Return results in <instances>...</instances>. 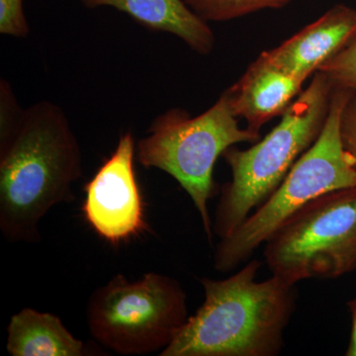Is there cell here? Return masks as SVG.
<instances>
[{"mask_svg": "<svg viewBox=\"0 0 356 356\" xmlns=\"http://www.w3.org/2000/svg\"><path fill=\"white\" fill-rule=\"evenodd\" d=\"M83 154L64 110L43 100L24 109L0 140V231L9 243H38L40 222L74 199Z\"/></svg>", "mask_w": 356, "mask_h": 356, "instance_id": "obj_1", "label": "cell"}, {"mask_svg": "<svg viewBox=\"0 0 356 356\" xmlns=\"http://www.w3.org/2000/svg\"><path fill=\"white\" fill-rule=\"evenodd\" d=\"M252 259L226 280L203 277L205 300L161 356H276L295 309V285L257 281Z\"/></svg>", "mask_w": 356, "mask_h": 356, "instance_id": "obj_2", "label": "cell"}, {"mask_svg": "<svg viewBox=\"0 0 356 356\" xmlns=\"http://www.w3.org/2000/svg\"><path fill=\"white\" fill-rule=\"evenodd\" d=\"M334 83L316 72L308 88L290 105L264 139L248 149L231 147L222 154L232 179L221 188L213 233L227 238L270 197L297 159L315 143L329 113Z\"/></svg>", "mask_w": 356, "mask_h": 356, "instance_id": "obj_3", "label": "cell"}, {"mask_svg": "<svg viewBox=\"0 0 356 356\" xmlns=\"http://www.w3.org/2000/svg\"><path fill=\"white\" fill-rule=\"evenodd\" d=\"M353 92L334 86L322 132L292 166L270 197L257 207L214 252V267L229 273L268 240L293 214L313 199L356 186V166L341 139V116Z\"/></svg>", "mask_w": 356, "mask_h": 356, "instance_id": "obj_4", "label": "cell"}, {"mask_svg": "<svg viewBox=\"0 0 356 356\" xmlns=\"http://www.w3.org/2000/svg\"><path fill=\"white\" fill-rule=\"evenodd\" d=\"M238 119L224 92L197 116L180 108L159 115L136 146L140 165L168 173L188 194L211 245L214 233L208 202L216 195L215 163L234 145L255 143L261 138L259 132L241 128Z\"/></svg>", "mask_w": 356, "mask_h": 356, "instance_id": "obj_5", "label": "cell"}, {"mask_svg": "<svg viewBox=\"0 0 356 356\" xmlns=\"http://www.w3.org/2000/svg\"><path fill=\"white\" fill-rule=\"evenodd\" d=\"M188 318L186 293L179 281L158 273L137 280L116 274L96 288L86 306L91 337L121 355L161 353Z\"/></svg>", "mask_w": 356, "mask_h": 356, "instance_id": "obj_6", "label": "cell"}, {"mask_svg": "<svg viewBox=\"0 0 356 356\" xmlns=\"http://www.w3.org/2000/svg\"><path fill=\"white\" fill-rule=\"evenodd\" d=\"M264 243L269 270L288 284L355 271L356 186L313 199Z\"/></svg>", "mask_w": 356, "mask_h": 356, "instance_id": "obj_7", "label": "cell"}, {"mask_svg": "<svg viewBox=\"0 0 356 356\" xmlns=\"http://www.w3.org/2000/svg\"><path fill=\"white\" fill-rule=\"evenodd\" d=\"M135 156L133 133L122 134L113 153L84 187V219L112 245L128 242L149 229L134 168Z\"/></svg>", "mask_w": 356, "mask_h": 356, "instance_id": "obj_8", "label": "cell"}, {"mask_svg": "<svg viewBox=\"0 0 356 356\" xmlns=\"http://www.w3.org/2000/svg\"><path fill=\"white\" fill-rule=\"evenodd\" d=\"M356 41V9L337 4L262 55L292 76L307 79Z\"/></svg>", "mask_w": 356, "mask_h": 356, "instance_id": "obj_9", "label": "cell"}, {"mask_svg": "<svg viewBox=\"0 0 356 356\" xmlns=\"http://www.w3.org/2000/svg\"><path fill=\"white\" fill-rule=\"evenodd\" d=\"M305 81L278 69L261 53L225 95L236 117L259 132L264 124L287 111Z\"/></svg>", "mask_w": 356, "mask_h": 356, "instance_id": "obj_10", "label": "cell"}, {"mask_svg": "<svg viewBox=\"0 0 356 356\" xmlns=\"http://www.w3.org/2000/svg\"><path fill=\"white\" fill-rule=\"evenodd\" d=\"M89 8L111 7L128 14L144 27L170 33L192 51L208 55L215 46L214 33L184 0H81Z\"/></svg>", "mask_w": 356, "mask_h": 356, "instance_id": "obj_11", "label": "cell"}, {"mask_svg": "<svg viewBox=\"0 0 356 356\" xmlns=\"http://www.w3.org/2000/svg\"><path fill=\"white\" fill-rule=\"evenodd\" d=\"M6 350L11 356H83L86 344L58 316L33 308L14 314L7 325Z\"/></svg>", "mask_w": 356, "mask_h": 356, "instance_id": "obj_12", "label": "cell"}, {"mask_svg": "<svg viewBox=\"0 0 356 356\" xmlns=\"http://www.w3.org/2000/svg\"><path fill=\"white\" fill-rule=\"evenodd\" d=\"M206 22H225L266 9H280L292 0H184Z\"/></svg>", "mask_w": 356, "mask_h": 356, "instance_id": "obj_13", "label": "cell"}, {"mask_svg": "<svg viewBox=\"0 0 356 356\" xmlns=\"http://www.w3.org/2000/svg\"><path fill=\"white\" fill-rule=\"evenodd\" d=\"M318 72L327 74L334 86L356 93V41L323 65Z\"/></svg>", "mask_w": 356, "mask_h": 356, "instance_id": "obj_14", "label": "cell"}, {"mask_svg": "<svg viewBox=\"0 0 356 356\" xmlns=\"http://www.w3.org/2000/svg\"><path fill=\"white\" fill-rule=\"evenodd\" d=\"M0 33L15 38H25L29 35L23 0H0Z\"/></svg>", "mask_w": 356, "mask_h": 356, "instance_id": "obj_15", "label": "cell"}, {"mask_svg": "<svg viewBox=\"0 0 356 356\" xmlns=\"http://www.w3.org/2000/svg\"><path fill=\"white\" fill-rule=\"evenodd\" d=\"M21 108L10 84L4 79L0 81V140L13 132L22 116Z\"/></svg>", "mask_w": 356, "mask_h": 356, "instance_id": "obj_16", "label": "cell"}, {"mask_svg": "<svg viewBox=\"0 0 356 356\" xmlns=\"http://www.w3.org/2000/svg\"><path fill=\"white\" fill-rule=\"evenodd\" d=\"M341 139L356 166V93L350 95L341 116Z\"/></svg>", "mask_w": 356, "mask_h": 356, "instance_id": "obj_17", "label": "cell"}, {"mask_svg": "<svg viewBox=\"0 0 356 356\" xmlns=\"http://www.w3.org/2000/svg\"><path fill=\"white\" fill-rule=\"evenodd\" d=\"M351 313V334L350 344L346 350V356H356V298L348 303Z\"/></svg>", "mask_w": 356, "mask_h": 356, "instance_id": "obj_18", "label": "cell"}]
</instances>
